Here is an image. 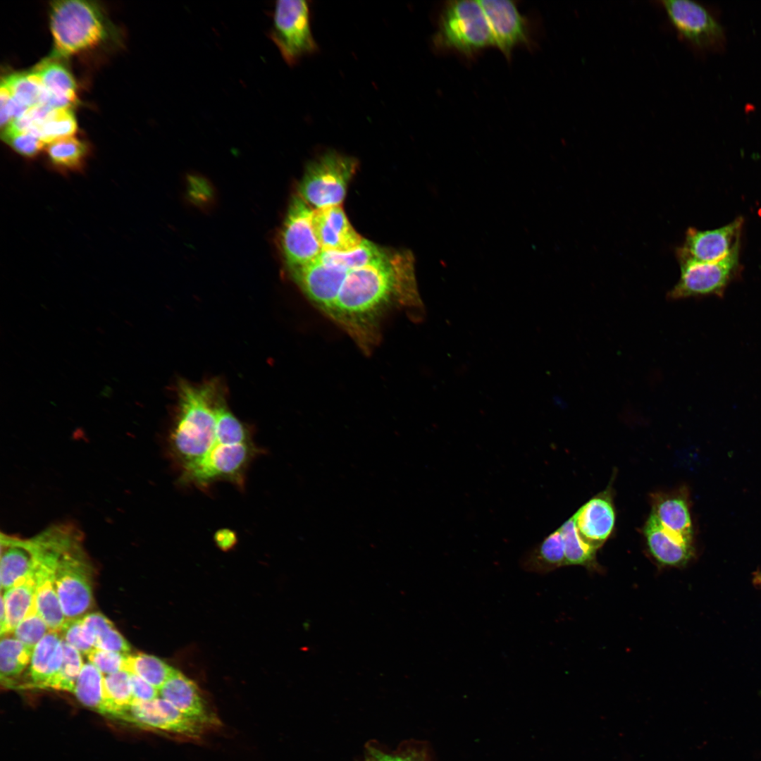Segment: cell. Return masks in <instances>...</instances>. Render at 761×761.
<instances>
[{
  "label": "cell",
  "instance_id": "obj_5",
  "mask_svg": "<svg viewBox=\"0 0 761 761\" xmlns=\"http://www.w3.org/2000/svg\"><path fill=\"white\" fill-rule=\"evenodd\" d=\"M66 536L63 528L54 525L27 539L33 559L37 609L50 630L58 633L66 619L56 591L55 571Z\"/></svg>",
  "mask_w": 761,
  "mask_h": 761
},
{
  "label": "cell",
  "instance_id": "obj_38",
  "mask_svg": "<svg viewBox=\"0 0 761 761\" xmlns=\"http://www.w3.org/2000/svg\"><path fill=\"white\" fill-rule=\"evenodd\" d=\"M1 139L15 151L27 158L35 156L45 144L39 137L28 131L3 130Z\"/></svg>",
  "mask_w": 761,
  "mask_h": 761
},
{
  "label": "cell",
  "instance_id": "obj_41",
  "mask_svg": "<svg viewBox=\"0 0 761 761\" xmlns=\"http://www.w3.org/2000/svg\"><path fill=\"white\" fill-rule=\"evenodd\" d=\"M134 701L148 702L158 698L159 691L137 675L130 673Z\"/></svg>",
  "mask_w": 761,
  "mask_h": 761
},
{
  "label": "cell",
  "instance_id": "obj_39",
  "mask_svg": "<svg viewBox=\"0 0 761 761\" xmlns=\"http://www.w3.org/2000/svg\"><path fill=\"white\" fill-rule=\"evenodd\" d=\"M87 655L89 662L94 664L102 674L107 675L123 670L125 654L94 648Z\"/></svg>",
  "mask_w": 761,
  "mask_h": 761
},
{
  "label": "cell",
  "instance_id": "obj_14",
  "mask_svg": "<svg viewBox=\"0 0 761 761\" xmlns=\"http://www.w3.org/2000/svg\"><path fill=\"white\" fill-rule=\"evenodd\" d=\"M490 25L497 47L509 58L515 47L527 44L528 30L525 18L509 0H479Z\"/></svg>",
  "mask_w": 761,
  "mask_h": 761
},
{
  "label": "cell",
  "instance_id": "obj_24",
  "mask_svg": "<svg viewBox=\"0 0 761 761\" xmlns=\"http://www.w3.org/2000/svg\"><path fill=\"white\" fill-rule=\"evenodd\" d=\"M82 619L87 640L94 648L128 654V642L103 614L88 613Z\"/></svg>",
  "mask_w": 761,
  "mask_h": 761
},
{
  "label": "cell",
  "instance_id": "obj_19",
  "mask_svg": "<svg viewBox=\"0 0 761 761\" xmlns=\"http://www.w3.org/2000/svg\"><path fill=\"white\" fill-rule=\"evenodd\" d=\"M161 698L182 713L214 727L218 721L208 710L196 683L180 672L173 669L159 690Z\"/></svg>",
  "mask_w": 761,
  "mask_h": 761
},
{
  "label": "cell",
  "instance_id": "obj_3",
  "mask_svg": "<svg viewBox=\"0 0 761 761\" xmlns=\"http://www.w3.org/2000/svg\"><path fill=\"white\" fill-rule=\"evenodd\" d=\"M93 569L80 531L70 524L55 571L57 594L68 620L82 618L93 605Z\"/></svg>",
  "mask_w": 761,
  "mask_h": 761
},
{
  "label": "cell",
  "instance_id": "obj_26",
  "mask_svg": "<svg viewBox=\"0 0 761 761\" xmlns=\"http://www.w3.org/2000/svg\"><path fill=\"white\" fill-rule=\"evenodd\" d=\"M33 650L11 634L1 636L0 643V678L6 687L15 686L17 678L28 668Z\"/></svg>",
  "mask_w": 761,
  "mask_h": 761
},
{
  "label": "cell",
  "instance_id": "obj_13",
  "mask_svg": "<svg viewBox=\"0 0 761 761\" xmlns=\"http://www.w3.org/2000/svg\"><path fill=\"white\" fill-rule=\"evenodd\" d=\"M742 224L743 219L738 218L713 230H700L689 228L683 245L676 249L677 258L700 262H717L726 259L739 249Z\"/></svg>",
  "mask_w": 761,
  "mask_h": 761
},
{
  "label": "cell",
  "instance_id": "obj_11",
  "mask_svg": "<svg viewBox=\"0 0 761 761\" xmlns=\"http://www.w3.org/2000/svg\"><path fill=\"white\" fill-rule=\"evenodd\" d=\"M290 271L294 281L310 302L328 318L348 271L326 263L319 257Z\"/></svg>",
  "mask_w": 761,
  "mask_h": 761
},
{
  "label": "cell",
  "instance_id": "obj_20",
  "mask_svg": "<svg viewBox=\"0 0 761 761\" xmlns=\"http://www.w3.org/2000/svg\"><path fill=\"white\" fill-rule=\"evenodd\" d=\"M57 59L48 57L31 72L45 92L43 104L51 108H70L76 102V84L68 70Z\"/></svg>",
  "mask_w": 761,
  "mask_h": 761
},
{
  "label": "cell",
  "instance_id": "obj_40",
  "mask_svg": "<svg viewBox=\"0 0 761 761\" xmlns=\"http://www.w3.org/2000/svg\"><path fill=\"white\" fill-rule=\"evenodd\" d=\"M59 634L63 641L80 653L87 655L94 648L86 638L82 618L66 621Z\"/></svg>",
  "mask_w": 761,
  "mask_h": 761
},
{
  "label": "cell",
  "instance_id": "obj_23",
  "mask_svg": "<svg viewBox=\"0 0 761 761\" xmlns=\"http://www.w3.org/2000/svg\"><path fill=\"white\" fill-rule=\"evenodd\" d=\"M520 565L526 571L540 574L566 566L564 545L559 529L526 552Z\"/></svg>",
  "mask_w": 761,
  "mask_h": 761
},
{
  "label": "cell",
  "instance_id": "obj_18",
  "mask_svg": "<svg viewBox=\"0 0 761 761\" xmlns=\"http://www.w3.org/2000/svg\"><path fill=\"white\" fill-rule=\"evenodd\" d=\"M63 660V639L50 631L35 647L27 669L26 687L50 688Z\"/></svg>",
  "mask_w": 761,
  "mask_h": 761
},
{
  "label": "cell",
  "instance_id": "obj_6",
  "mask_svg": "<svg viewBox=\"0 0 761 761\" xmlns=\"http://www.w3.org/2000/svg\"><path fill=\"white\" fill-rule=\"evenodd\" d=\"M357 164L353 157L325 153L309 164L299 185V196L316 209L340 205Z\"/></svg>",
  "mask_w": 761,
  "mask_h": 761
},
{
  "label": "cell",
  "instance_id": "obj_36",
  "mask_svg": "<svg viewBox=\"0 0 761 761\" xmlns=\"http://www.w3.org/2000/svg\"><path fill=\"white\" fill-rule=\"evenodd\" d=\"M50 631L47 624L39 612L35 602L24 619L13 630V633L16 639L34 650L36 645Z\"/></svg>",
  "mask_w": 761,
  "mask_h": 761
},
{
  "label": "cell",
  "instance_id": "obj_4",
  "mask_svg": "<svg viewBox=\"0 0 761 761\" xmlns=\"http://www.w3.org/2000/svg\"><path fill=\"white\" fill-rule=\"evenodd\" d=\"M433 40L439 49L457 51L466 56L494 46L493 32L479 0L447 2Z\"/></svg>",
  "mask_w": 761,
  "mask_h": 761
},
{
  "label": "cell",
  "instance_id": "obj_15",
  "mask_svg": "<svg viewBox=\"0 0 761 761\" xmlns=\"http://www.w3.org/2000/svg\"><path fill=\"white\" fill-rule=\"evenodd\" d=\"M312 223L323 251H350L364 240L351 225L340 205L314 209Z\"/></svg>",
  "mask_w": 761,
  "mask_h": 761
},
{
  "label": "cell",
  "instance_id": "obj_2",
  "mask_svg": "<svg viewBox=\"0 0 761 761\" xmlns=\"http://www.w3.org/2000/svg\"><path fill=\"white\" fill-rule=\"evenodd\" d=\"M50 28L54 49L50 58L59 59L106 41L113 27L94 2L68 0L51 4Z\"/></svg>",
  "mask_w": 761,
  "mask_h": 761
},
{
  "label": "cell",
  "instance_id": "obj_34",
  "mask_svg": "<svg viewBox=\"0 0 761 761\" xmlns=\"http://www.w3.org/2000/svg\"><path fill=\"white\" fill-rule=\"evenodd\" d=\"M385 249L364 239L361 243L347 252L323 251L319 258L324 262L341 267L347 271L364 266L380 257Z\"/></svg>",
  "mask_w": 761,
  "mask_h": 761
},
{
  "label": "cell",
  "instance_id": "obj_21",
  "mask_svg": "<svg viewBox=\"0 0 761 761\" xmlns=\"http://www.w3.org/2000/svg\"><path fill=\"white\" fill-rule=\"evenodd\" d=\"M33 559L27 539L1 535L0 581L2 592L32 569Z\"/></svg>",
  "mask_w": 761,
  "mask_h": 761
},
{
  "label": "cell",
  "instance_id": "obj_25",
  "mask_svg": "<svg viewBox=\"0 0 761 761\" xmlns=\"http://www.w3.org/2000/svg\"><path fill=\"white\" fill-rule=\"evenodd\" d=\"M1 598L4 602L7 614L8 634H11L36 602L33 567L28 574L3 591Z\"/></svg>",
  "mask_w": 761,
  "mask_h": 761
},
{
  "label": "cell",
  "instance_id": "obj_37",
  "mask_svg": "<svg viewBox=\"0 0 761 761\" xmlns=\"http://www.w3.org/2000/svg\"><path fill=\"white\" fill-rule=\"evenodd\" d=\"M63 660L61 670L51 689L73 693L77 679L83 667L80 652L63 641Z\"/></svg>",
  "mask_w": 761,
  "mask_h": 761
},
{
  "label": "cell",
  "instance_id": "obj_29",
  "mask_svg": "<svg viewBox=\"0 0 761 761\" xmlns=\"http://www.w3.org/2000/svg\"><path fill=\"white\" fill-rule=\"evenodd\" d=\"M563 538L566 566L580 565L588 569H598L597 548L585 541L579 535L573 517L559 528Z\"/></svg>",
  "mask_w": 761,
  "mask_h": 761
},
{
  "label": "cell",
  "instance_id": "obj_8",
  "mask_svg": "<svg viewBox=\"0 0 761 761\" xmlns=\"http://www.w3.org/2000/svg\"><path fill=\"white\" fill-rule=\"evenodd\" d=\"M739 249L717 262H700L677 258L680 278L667 292V299L679 300L689 297L714 295L722 297L738 270Z\"/></svg>",
  "mask_w": 761,
  "mask_h": 761
},
{
  "label": "cell",
  "instance_id": "obj_10",
  "mask_svg": "<svg viewBox=\"0 0 761 761\" xmlns=\"http://www.w3.org/2000/svg\"><path fill=\"white\" fill-rule=\"evenodd\" d=\"M120 719L140 727L186 738L197 739L204 733V726L199 720L182 713L159 697L148 702L133 701Z\"/></svg>",
  "mask_w": 761,
  "mask_h": 761
},
{
  "label": "cell",
  "instance_id": "obj_12",
  "mask_svg": "<svg viewBox=\"0 0 761 761\" xmlns=\"http://www.w3.org/2000/svg\"><path fill=\"white\" fill-rule=\"evenodd\" d=\"M679 36L697 47H705L722 35V27L702 5L688 0L658 2Z\"/></svg>",
  "mask_w": 761,
  "mask_h": 761
},
{
  "label": "cell",
  "instance_id": "obj_43",
  "mask_svg": "<svg viewBox=\"0 0 761 761\" xmlns=\"http://www.w3.org/2000/svg\"><path fill=\"white\" fill-rule=\"evenodd\" d=\"M753 581L755 585H761V571L755 573Z\"/></svg>",
  "mask_w": 761,
  "mask_h": 761
},
{
  "label": "cell",
  "instance_id": "obj_35",
  "mask_svg": "<svg viewBox=\"0 0 761 761\" xmlns=\"http://www.w3.org/2000/svg\"><path fill=\"white\" fill-rule=\"evenodd\" d=\"M366 754L374 761H432L427 744L408 741L394 751L383 750L373 742L366 744Z\"/></svg>",
  "mask_w": 761,
  "mask_h": 761
},
{
  "label": "cell",
  "instance_id": "obj_44",
  "mask_svg": "<svg viewBox=\"0 0 761 761\" xmlns=\"http://www.w3.org/2000/svg\"><path fill=\"white\" fill-rule=\"evenodd\" d=\"M111 393H112L111 388L110 387H109V386H105V388L103 389V390L101 392V395L104 396V397H108L109 395H111Z\"/></svg>",
  "mask_w": 761,
  "mask_h": 761
},
{
  "label": "cell",
  "instance_id": "obj_42",
  "mask_svg": "<svg viewBox=\"0 0 761 761\" xmlns=\"http://www.w3.org/2000/svg\"><path fill=\"white\" fill-rule=\"evenodd\" d=\"M214 541L221 550L228 551L236 545L237 536L230 529H220L214 534Z\"/></svg>",
  "mask_w": 761,
  "mask_h": 761
},
{
  "label": "cell",
  "instance_id": "obj_9",
  "mask_svg": "<svg viewBox=\"0 0 761 761\" xmlns=\"http://www.w3.org/2000/svg\"><path fill=\"white\" fill-rule=\"evenodd\" d=\"M310 205L299 196L293 197L285 219L280 245L289 268L305 265L319 257L323 249L313 228Z\"/></svg>",
  "mask_w": 761,
  "mask_h": 761
},
{
  "label": "cell",
  "instance_id": "obj_32",
  "mask_svg": "<svg viewBox=\"0 0 761 761\" xmlns=\"http://www.w3.org/2000/svg\"><path fill=\"white\" fill-rule=\"evenodd\" d=\"M1 84L16 101L27 109L43 104L45 92L31 71L10 74L2 79Z\"/></svg>",
  "mask_w": 761,
  "mask_h": 761
},
{
  "label": "cell",
  "instance_id": "obj_45",
  "mask_svg": "<svg viewBox=\"0 0 761 761\" xmlns=\"http://www.w3.org/2000/svg\"><path fill=\"white\" fill-rule=\"evenodd\" d=\"M361 761H374V760L369 755L366 754V756H365L364 759L362 760Z\"/></svg>",
  "mask_w": 761,
  "mask_h": 761
},
{
  "label": "cell",
  "instance_id": "obj_28",
  "mask_svg": "<svg viewBox=\"0 0 761 761\" xmlns=\"http://www.w3.org/2000/svg\"><path fill=\"white\" fill-rule=\"evenodd\" d=\"M133 701L129 672L120 670L104 676V705L101 714L121 718Z\"/></svg>",
  "mask_w": 761,
  "mask_h": 761
},
{
  "label": "cell",
  "instance_id": "obj_27",
  "mask_svg": "<svg viewBox=\"0 0 761 761\" xmlns=\"http://www.w3.org/2000/svg\"><path fill=\"white\" fill-rule=\"evenodd\" d=\"M88 152L87 144L73 136L56 140L47 145L49 163L61 173L82 171Z\"/></svg>",
  "mask_w": 761,
  "mask_h": 761
},
{
  "label": "cell",
  "instance_id": "obj_16",
  "mask_svg": "<svg viewBox=\"0 0 761 761\" xmlns=\"http://www.w3.org/2000/svg\"><path fill=\"white\" fill-rule=\"evenodd\" d=\"M643 532L648 551L659 566L681 567L693 558V540L666 529L652 512Z\"/></svg>",
  "mask_w": 761,
  "mask_h": 761
},
{
  "label": "cell",
  "instance_id": "obj_30",
  "mask_svg": "<svg viewBox=\"0 0 761 761\" xmlns=\"http://www.w3.org/2000/svg\"><path fill=\"white\" fill-rule=\"evenodd\" d=\"M173 669L157 657L144 653L126 655L123 668V670L142 678L159 691Z\"/></svg>",
  "mask_w": 761,
  "mask_h": 761
},
{
  "label": "cell",
  "instance_id": "obj_1",
  "mask_svg": "<svg viewBox=\"0 0 761 761\" xmlns=\"http://www.w3.org/2000/svg\"><path fill=\"white\" fill-rule=\"evenodd\" d=\"M222 394L216 381L200 385L181 382L175 421L169 434L171 458L183 474L222 445L216 435V406Z\"/></svg>",
  "mask_w": 761,
  "mask_h": 761
},
{
  "label": "cell",
  "instance_id": "obj_7",
  "mask_svg": "<svg viewBox=\"0 0 761 761\" xmlns=\"http://www.w3.org/2000/svg\"><path fill=\"white\" fill-rule=\"evenodd\" d=\"M270 37L289 65L312 54L317 45L313 37L309 6L306 1L276 2Z\"/></svg>",
  "mask_w": 761,
  "mask_h": 761
},
{
  "label": "cell",
  "instance_id": "obj_17",
  "mask_svg": "<svg viewBox=\"0 0 761 761\" xmlns=\"http://www.w3.org/2000/svg\"><path fill=\"white\" fill-rule=\"evenodd\" d=\"M609 490L593 497L572 516L581 538L597 549L607 539L614 526L615 514Z\"/></svg>",
  "mask_w": 761,
  "mask_h": 761
},
{
  "label": "cell",
  "instance_id": "obj_31",
  "mask_svg": "<svg viewBox=\"0 0 761 761\" xmlns=\"http://www.w3.org/2000/svg\"><path fill=\"white\" fill-rule=\"evenodd\" d=\"M73 693L82 704L101 713L104 705V676L91 662L83 664Z\"/></svg>",
  "mask_w": 761,
  "mask_h": 761
},
{
  "label": "cell",
  "instance_id": "obj_33",
  "mask_svg": "<svg viewBox=\"0 0 761 761\" xmlns=\"http://www.w3.org/2000/svg\"><path fill=\"white\" fill-rule=\"evenodd\" d=\"M76 130L77 123L72 109L62 108L52 110L28 132L47 144L56 140L73 136Z\"/></svg>",
  "mask_w": 761,
  "mask_h": 761
},
{
  "label": "cell",
  "instance_id": "obj_22",
  "mask_svg": "<svg viewBox=\"0 0 761 761\" xmlns=\"http://www.w3.org/2000/svg\"><path fill=\"white\" fill-rule=\"evenodd\" d=\"M652 513L670 532L693 540V527L686 499L680 494H659L654 497Z\"/></svg>",
  "mask_w": 761,
  "mask_h": 761
}]
</instances>
